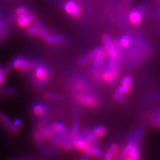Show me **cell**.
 Wrapping results in <instances>:
<instances>
[{
    "label": "cell",
    "mask_w": 160,
    "mask_h": 160,
    "mask_svg": "<svg viewBox=\"0 0 160 160\" xmlns=\"http://www.w3.org/2000/svg\"><path fill=\"white\" fill-rule=\"evenodd\" d=\"M44 40L52 45L59 47L60 43H62L65 40V37L61 34H52V33H48L44 38Z\"/></svg>",
    "instance_id": "cell-12"
},
{
    "label": "cell",
    "mask_w": 160,
    "mask_h": 160,
    "mask_svg": "<svg viewBox=\"0 0 160 160\" xmlns=\"http://www.w3.org/2000/svg\"><path fill=\"white\" fill-rule=\"evenodd\" d=\"M102 48H96L93 49L92 51H91L89 52L88 53V55L86 56L87 57L88 59V60L90 61V60H93V58H94L96 56H97L98 53H100L102 51Z\"/></svg>",
    "instance_id": "cell-28"
},
{
    "label": "cell",
    "mask_w": 160,
    "mask_h": 160,
    "mask_svg": "<svg viewBox=\"0 0 160 160\" xmlns=\"http://www.w3.org/2000/svg\"><path fill=\"white\" fill-rule=\"evenodd\" d=\"M76 99L81 105H85L90 108H96L99 105V102L93 96L87 93H79L76 95Z\"/></svg>",
    "instance_id": "cell-3"
},
{
    "label": "cell",
    "mask_w": 160,
    "mask_h": 160,
    "mask_svg": "<svg viewBox=\"0 0 160 160\" xmlns=\"http://www.w3.org/2000/svg\"><path fill=\"white\" fill-rule=\"evenodd\" d=\"M86 139H87L88 141L91 144H92V145L95 146H98V145H99L97 140L98 138L96 137L94 133H93V131H89L88 133H87V135H86Z\"/></svg>",
    "instance_id": "cell-26"
},
{
    "label": "cell",
    "mask_w": 160,
    "mask_h": 160,
    "mask_svg": "<svg viewBox=\"0 0 160 160\" xmlns=\"http://www.w3.org/2000/svg\"><path fill=\"white\" fill-rule=\"evenodd\" d=\"M118 152H119V146L117 144H113L110 146L108 151H107L108 154L110 156V157L111 158V159H114L118 154Z\"/></svg>",
    "instance_id": "cell-23"
},
{
    "label": "cell",
    "mask_w": 160,
    "mask_h": 160,
    "mask_svg": "<svg viewBox=\"0 0 160 160\" xmlns=\"http://www.w3.org/2000/svg\"><path fill=\"white\" fill-rule=\"evenodd\" d=\"M47 111V105L43 102H37L32 108V111L35 116L40 117L42 116Z\"/></svg>",
    "instance_id": "cell-14"
},
{
    "label": "cell",
    "mask_w": 160,
    "mask_h": 160,
    "mask_svg": "<svg viewBox=\"0 0 160 160\" xmlns=\"http://www.w3.org/2000/svg\"><path fill=\"white\" fill-rule=\"evenodd\" d=\"M11 64L13 68L20 71H25L32 68L34 66V63L22 56H17L11 60Z\"/></svg>",
    "instance_id": "cell-2"
},
{
    "label": "cell",
    "mask_w": 160,
    "mask_h": 160,
    "mask_svg": "<svg viewBox=\"0 0 160 160\" xmlns=\"http://www.w3.org/2000/svg\"><path fill=\"white\" fill-rule=\"evenodd\" d=\"M113 98H114L115 100H117V101L119 102H125V97H124V95L121 94V93H118V92H116L114 93V95H113Z\"/></svg>",
    "instance_id": "cell-35"
},
{
    "label": "cell",
    "mask_w": 160,
    "mask_h": 160,
    "mask_svg": "<svg viewBox=\"0 0 160 160\" xmlns=\"http://www.w3.org/2000/svg\"><path fill=\"white\" fill-rule=\"evenodd\" d=\"M143 130H144L143 128H140L139 129H138L137 131L135 132V133L133 134V137H131V141H134V142H137L138 140H139L140 138L142 137V133H143V131H144Z\"/></svg>",
    "instance_id": "cell-30"
},
{
    "label": "cell",
    "mask_w": 160,
    "mask_h": 160,
    "mask_svg": "<svg viewBox=\"0 0 160 160\" xmlns=\"http://www.w3.org/2000/svg\"><path fill=\"white\" fill-rule=\"evenodd\" d=\"M140 158V152L138 148V145L133 148L132 151L130 152V153L125 158V159L128 160H137L139 159Z\"/></svg>",
    "instance_id": "cell-20"
},
{
    "label": "cell",
    "mask_w": 160,
    "mask_h": 160,
    "mask_svg": "<svg viewBox=\"0 0 160 160\" xmlns=\"http://www.w3.org/2000/svg\"><path fill=\"white\" fill-rule=\"evenodd\" d=\"M79 133V123L77 119H73L72 122L71 130L70 131V134H71V138L73 139L76 137H77Z\"/></svg>",
    "instance_id": "cell-18"
},
{
    "label": "cell",
    "mask_w": 160,
    "mask_h": 160,
    "mask_svg": "<svg viewBox=\"0 0 160 160\" xmlns=\"http://www.w3.org/2000/svg\"><path fill=\"white\" fill-rule=\"evenodd\" d=\"M106 56H107V53H106L105 49H103L102 51L98 53V54L93 58V59L92 60V66H93V68H99V66L102 65V63L103 62L104 60L105 59Z\"/></svg>",
    "instance_id": "cell-13"
},
{
    "label": "cell",
    "mask_w": 160,
    "mask_h": 160,
    "mask_svg": "<svg viewBox=\"0 0 160 160\" xmlns=\"http://www.w3.org/2000/svg\"><path fill=\"white\" fill-rule=\"evenodd\" d=\"M51 127L57 134L71 137L70 131L63 123L60 122H54L52 123Z\"/></svg>",
    "instance_id": "cell-11"
},
{
    "label": "cell",
    "mask_w": 160,
    "mask_h": 160,
    "mask_svg": "<svg viewBox=\"0 0 160 160\" xmlns=\"http://www.w3.org/2000/svg\"><path fill=\"white\" fill-rule=\"evenodd\" d=\"M53 142L56 145L59 146L61 148L65 151H70L72 149L73 144H72V140L71 141L68 137H65V136L59 135L55 133L54 137L53 138Z\"/></svg>",
    "instance_id": "cell-5"
},
{
    "label": "cell",
    "mask_w": 160,
    "mask_h": 160,
    "mask_svg": "<svg viewBox=\"0 0 160 160\" xmlns=\"http://www.w3.org/2000/svg\"><path fill=\"white\" fill-rule=\"evenodd\" d=\"M7 31V28H6V23L3 20H0V40L5 37Z\"/></svg>",
    "instance_id": "cell-31"
},
{
    "label": "cell",
    "mask_w": 160,
    "mask_h": 160,
    "mask_svg": "<svg viewBox=\"0 0 160 160\" xmlns=\"http://www.w3.org/2000/svg\"><path fill=\"white\" fill-rule=\"evenodd\" d=\"M153 125L155 126V127H160V117L156 118V119H153Z\"/></svg>",
    "instance_id": "cell-41"
},
{
    "label": "cell",
    "mask_w": 160,
    "mask_h": 160,
    "mask_svg": "<svg viewBox=\"0 0 160 160\" xmlns=\"http://www.w3.org/2000/svg\"><path fill=\"white\" fill-rule=\"evenodd\" d=\"M0 93L8 95H15L17 93V90L12 87H5L0 85Z\"/></svg>",
    "instance_id": "cell-25"
},
{
    "label": "cell",
    "mask_w": 160,
    "mask_h": 160,
    "mask_svg": "<svg viewBox=\"0 0 160 160\" xmlns=\"http://www.w3.org/2000/svg\"><path fill=\"white\" fill-rule=\"evenodd\" d=\"M13 124L17 128H20L22 127V121L19 118H15L13 121Z\"/></svg>",
    "instance_id": "cell-39"
},
{
    "label": "cell",
    "mask_w": 160,
    "mask_h": 160,
    "mask_svg": "<svg viewBox=\"0 0 160 160\" xmlns=\"http://www.w3.org/2000/svg\"><path fill=\"white\" fill-rule=\"evenodd\" d=\"M48 33H49V32L46 29H45V28H44L40 30L39 32V33H38L37 37H39V38H41V39H44V38H45L46 36H47V34Z\"/></svg>",
    "instance_id": "cell-38"
},
{
    "label": "cell",
    "mask_w": 160,
    "mask_h": 160,
    "mask_svg": "<svg viewBox=\"0 0 160 160\" xmlns=\"http://www.w3.org/2000/svg\"><path fill=\"white\" fill-rule=\"evenodd\" d=\"M33 75H34V81L33 83L36 86L41 87L48 82L50 78V71L47 66L37 64L33 66Z\"/></svg>",
    "instance_id": "cell-1"
},
{
    "label": "cell",
    "mask_w": 160,
    "mask_h": 160,
    "mask_svg": "<svg viewBox=\"0 0 160 160\" xmlns=\"http://www.w3.org/2000/svg\"><path fill=\"white\" fill-rule=\"evenodd\" d=\"M43 97L46 99L54 100V101H57V100H60L62 99V97L59 94L53 93V92H46V93H44Z\"/></svg>",
    "instance_id": "cell-24"
},
{
    "label": "cell",
    "mask_w": 160,
    "mask_h": 160,
    "mask_svg": "<svg viewBox=\"0 0 160 160\" xmlns=\"http://www.w3.org/2000/svg\"><path fill=\"white\" fill-rule=\"evenodd\" d=\"M39 133L41 134L43 139L46 140L53 139L55 135V132L53 131L51 127H43L42 128Z\"/></svg>",
    "instance_id": "cell-15"
},
{
    "label": "cell",
    "mask_w": 160,
    "mask_h": 160,
    "mask_svg": "<svg viewBox=\"0 0 160 160\" xmlns=\"http://www.w3.org/2000/svg\"><path fill=\"white\" fill-rule=\"evenodd\" d=\"M78 6H79V4L74 0H68L64 5V10L68 14L71 16L76 11Z\"/></svg>",
    "instance_id": "cell-16"
},
{
    "label": "cell",
    "mask_w": 160,
    "mask_h": 160,
    "mask_svg": "<svg viewBox=\"0 0 160 160\" xmlns=\"http://www.w3.org/2000/svg\"><path fill=\"white\" fill-rule=\"evenodd\" d=\"M130 22L133 25H139L143 19V10L142 8L139 7L138 8L133 9L130 12L128 17Z\"/></svg>",
    "instance_id": "cell-10"
},
{
    "label": "cell",
    "mask_w": 160,
    "mask_h": 160,
    "mask_svg": "<svg viewBox=\"0 0 160 160\" xmlns=\"http://www.w3.org/2000/svg\"><path fill=\"white\" fill-rule=\"evenodd\" d=\"M82 8L81 5H79L77 8L76 9V11L71 15V17L73 18H77L82 14Z\"/></svg>",
    "instance_id": "cell-33"
},
{
    "label": "cell",
    "mask_w": 160,
    "mask_h": 160,
    "mask_svg": "<svg viewBox=\"0 0 160 160\" xmlns=\"http://www.w3.org/2000/svg\"><path fill=\"white\" fill-rule=\"evenodd\" d=\"M28 13V9L26 7H25V6H19V7H18L16 9V15H17V17L27 14V13Z\"/></svg>",
    "instance_id": "cell-29"
},
{
    "label": "cell",
    "mask_w": 160,
    "mask_h": 160,
    "mask_svg": "<svg viewBox=\"0 0 160 160\" xmlns=\"http://www.w3.org/2000/svg\"><path fill=\"white\" fill-rule=\"evenodd\" d=\"M106 132H107V130H106V128L104 125H99L93 128V133H94L96 137L97 138H101L103 136L105 135Z\"/></svg>",
    "instance_id": "cell-19"
},
{
    "label": "cell",
    "mask_w": 160,
    "mask_h": 160,
    "mask_svg": "<svg viewBox=\"0 0 160 160\" xmlns=\"http://www.w3.org/2000/svg\"><path fill=\"white\" fill-rule=\"evenodd\" d=\"M102 41L104 47H105V51L107 53V54L109 56V57L114 59H119V56H118L117 48L115 47L114 42H113L110 36L108 34H104L102 37Z\"/></svg>",
    "instance_id": "cell-4"
},
{
    "label": "cell",
    "mask_w": 160,
    "mask_h": 160,
    "mask_svg": "<svg viewBox=\"0 0 160 160\" xmlns=\"http://www.w3.org/2000/svg\"><path fill=\"white\" fill-rule=\"evenodd\" d=\"M85 151L88 152L91 156L95 157H99L102 155V152L101 150L98 148V146H95L91 143L88 146Z\"/></svg>",
    "instance_id": "cell-17"
},
{
    "label": "cell",
    "mask_w": 160,
    "mask_h": 160,
    "mask_svg": "<svg viewBox=\"0 0 160 160\" xmlns=\"http://www.w3.org/2000/svg\"><path fill=\"white\" fill-rule=\"evenodd\" d=\"M131 86L125 85H122V84L121 85L118 87L117 92L121 93V94H122V95H126V94H128L130 92H131Z\"/></svg>",
    "instance_id": "cell-27"
},
{
    "label": "cell",
    "mask_w": 160,
    "mask_h": 160,
    "mask_svg": "<svg viewBox=\"0 0 160 160\" xmlns=\"http://www.w3.org/2000/svg\"><path fill=\"white\" fill-rule=\"evenodd\" d=\"M12 68H13V66H12V64L11 62H9L8 64H7L5 67L3 68V70L4 71H5V73H6V74H8V73H9L11 71Z\"/></svg>",
    "instance_id": "cell-40"
},
{
    "label": "cell",
    "mask_w": 160,
    "mask_h": 160,
    "mask_svg": "<svg viewBox=\"0 0 160 160\" xmlns=\"http://www.w3.org/2000/svg\"><path fill=\"white\" fill-rule=\"evenodd\" d=\"M40 30L41 29H40L39 28H38L37 26H36L34 25V24H33V25L29 26V27L28 26V27L26 28V33L30 36H32V37H37Z\"/></svg>",
    "instance_id": "cell-22"
},
{
    "label": "cell",
    "mask_w": 160,
    "mask_h": 160,
    "mask_svg": "<svg viewBox=\"0 0 160 160\" xmlns=\"http://www.w3.org/2000/svg\"><path fill=\"white\" fill-rule=\"evenodd\" d=\"M72 144H73V147H74L76 149L83 152L86 151L90 142L86 139V137L78 135L77 137L72 139Z\"/></svg>",
    "instance_id": "cell-9"
},
{
    "label": "cell",
    "mask_w": 160,
    "mask_h": 160,
    "mask_svg": "<svg viewBox=\"0 0 160 160\" xmlns=\"http://www.w3.org/2000/svg\"><path fill=\"white\" fill-rule=\"evenodd\" d=\"M42 137L41 134L39 133V132H36L33 134V139H34L35 142L38 145H42Z\"/></svg>",
    "instance_id": "cell-32"
},
{
    "label": "cell",
    "mask_w": 160,
    "mask_h": 160,
    "mask_svg": "<svg viewBox=\"0 0 160 160\" xmlns=\"http://www.w3.org/2000/svg\"><path fill=\"white\" fill-rule=\"evenodd\" d=\"M119 45L122 47V48H127L131 45V39L128 35H124L119 39Z\"/></svg>",
    "instance_id": "cell-21"
},
{
    "label": "cell",
    "mask_w": 160,
    "mask_h": 160,
    "mask_svg": "<svg viewBox=\"0 0 160 160\" xmlns=\"http://www.w3.org/2000/svg\"><path fill=\"white\" fill-rule=\"evenodd\" d=\"M118 76V67H111L108 65L107 69L105 70L101 74V78L106 82H111Z\"/></svg>",
    "instance_id": "cell-6"
},
{
    "label": "cell",
    "mask_w": 160,
    "mask_h": 160,
    "mask_svg": "<svg viewBox=\"0 0 160 160\" xmlns=\"http://www.w3.org/2000/svg\"><path fill=\"white\" fill-rule=\"evenodd\" d=\"M88 59L87 57H81L80 59L77 61V65L79 67H82V66L85 65L88 62Z\"/></svg>",
    "instance_id": "cell-34"
},
{
    "label": "cell",
    "mask_w": 160,
    "mask_h": 160,
    "mask_svg": "<svg viewBox=\"0 0 160 160\" xmlns=\"http://www.w3.org/2000/svg\"><path fill=\"white\" fill-rule=\"evenodd\" d=\"M35 19L36 16L29 12L27 14L17 17V22L20 28H27L28 26L32 25Z\"/></svg>",
    "instance_id": "cell-8"
},
{
    "label": "cell",
    "mask_w": 160,
    "mask_h": 160,
    "mask_svg": "<svg viewBox=\"0 0 160 160\" xmlns=\"http://www.w3.org/2000/svg\"><path fill=\"white\" fill-rule=\"evenodd\" d=\"M0 123L13 134H18L19 133V128L15 127L14 125L13 124V122H11L9 117L5 114L3 112H0Z\"/></svg>",
    "instance_id": "cell-7"
},
{
    "label": "cell",
    "mask_w": 160,
    "mask_h": 160,
    "mask_svg": "<svg viewBox=\"0 0 160 160\" xmlns=\"http://www.w3.org/2000/svg\"><path fill=\"white\" fill-rule=\"evenodd\" d=\"M90 155L88 152L86 151H83L82 152V159H90Z\"/></svg>",
    "instance_id": "cell-42"
},
{
    "label": "cell",
    "mask_w": 160,
    "mask_h": 160,
    "mask_svg": "<svg viewBox=\"0 0 160 160\" xmlns=\"http://www.w3.org/2000/svg\"><path fill=\"white\" fill-rule=\"evenodd\" d=\"M6 73L4 71V70L2 68L0 67V85H2L4 83L5 80V77H6Z\"/></svg>",
    "instance_id": "cell-37"
},
{
    "label": "cell",
    "mask_w": 160,
    "mask_h": 160,
    "mask_svg": "<svg viewBox=\"0 0 160 160\" xmlns=\"http://www.w3.org/2000/svg\"><path fill=\"white\" fill-rule=\"evenodd\" d=\"M132 83V77L131 76H126L122 80V84L125 85H129L131 86Z\"/></svg>",
    "instance_id": "cell-36"
},
{
    "label": "cell",
    "mask_w": 160,
    "mask_h": 160,
    "mask_svg": "<svg viewBox=\"0 0 160 160\" xmlns=\"http://www.w3.org/2000/svg\"><path fill=\"white\" fill-rule=\"evenodd\" d=\"M153 1H154V2H158V1H159V0H153Z\"/></svg>",
    "instance_id": "cell-43"
}]
</instances>
